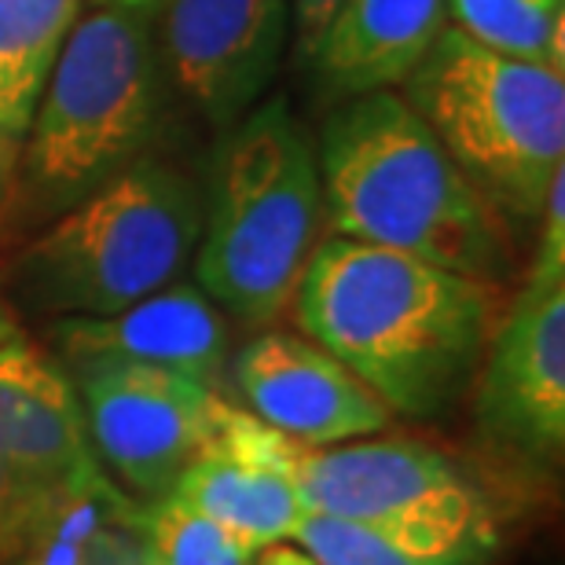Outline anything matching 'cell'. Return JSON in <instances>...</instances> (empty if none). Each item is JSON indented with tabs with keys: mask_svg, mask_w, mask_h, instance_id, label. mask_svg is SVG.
I'll list each match as a JSON object with an SVG mask.
<instances>
[{
	"mask_svg": "<svg viewBox=\"0 0 565 565\" xmlns=\"http://www.w3.org/2000/svg\"><path fill=\"white\" fill-rule=\"evenodd\" d=\"M202 199L158 158H137L52 217L11 262V294L33 316H110L177 282L195 257Z\"/></svg>",
	"mask_w": 565,
	"mask_h": 565,
	"instance_id": "4",
	"label": "cell"
},
{
	"mask_svg": "<svg viewBox=\"0 0 565 565\" xmlns=\"http://www.w3.org/2000/svg\"><path fill=\"white\" fill-rule=\"evenodd\" d=\"M290 437L257 415L228 408L217 440L180 473L173 495L210 514L254 551L290 544L305 503L287 473Z\"/></svg>",
	"mask_w": 565,
	"mask_h": 565,
	"instance_id": "13",
	"label": "cell"
},
{
	"mask_svg": "<svg viewBox=\"0 0 565 565\" xmlns=\"http://www.w3.org/2000/svg\"><path fill=\"white\" fill-rule=\"evenodd\" d=\"M66 371L99 467L143 503L173 492L180 473L217 440L232 408L221 390L151 364L85 360Z\"/></svg>",
	"mask_w": 565,
	"mask_h": 565,
	"instance_id": "8",
	"label": "cell"
},
{
	"mask_svg": "<svg viewBox=\"0 0 565 565\" xmlns=\"http://www.w3.org/2000/svg\"><path fill=\"white\" fill-rule=\"evenodd\" d=\"M448 26L514 60L565 71V0H445Z\"/></svg>",
	"mask_w": 565,
	"mask_h": 565,
	"instance_id": "19",
	"label": "cell"
},
{
	"mask_svg": "<svg viewBox=\"0 0 565 565\" xmlns=\"http://www.w3.org/2000/svg\"><path fill=\"white\" fill-rule=\"evenodd\" d=\"M143 536L147 555L162 565H254L262 555L173 492L143 503Z\"/></svg>",
	"mask_w": 565,
	"mask_h": 565,
	"instance_id": "20",
	"label": "cell"
},
{
	"mask_svg": "<svg viewBox=\"0 0 565 565\" xmlns=\"http://www.w3.org/2000/svg\"><path fill=\"white\" fill-rule=\"evenodd\" d=\"M158 107L162 63L147 19L96 4L74 22L22 137L26 206L60 213L143 158Z\"/></svg>",
	"mask_w": 565,
	"mask_h": 565,
	"instance_id": "6",
	"label": "cell"
},
{
	"mask_svg": "<svg viewBox=\"0 0 565 565\" xmlns=\"http://www.w3.org/2000/svg\"><path fill=\"white\" fill-rule=\"evenodd\" d=\"M99 8H118V11H129V15H140V19H151L154 11H162L166 0H96Z\"/></svg>",
	"mask_w": 565,
	"mask_h": 565,
	"instance_id": "25",
	"label": "cell"
},
{
	"mask_svg": "<svg viewBox=\"0 0 565 565\" xmlns=\"http://www.w3.org/2000/svg\"><path fill=\"white\" fill-rule=\"evenodd\" d=\"M0 180H4V177H0Z\"/></svg>",
	"mask_w": 565,
	"mask_h": 565,
	"instance_id": "28",
	"label": "cell"
},
{
	"mask_svg": "<svg viewBox=\"0 0 565 565\" xmlns=\"http://www.w3.org/2000/svg\"><path fill=\"white\" fill-rule=\"evenodd\" d=\"M287 473L305 511L434 544H500L484 489L415 437H356L309 448L290 440Z\"/></svg>",
	"mask_w": 565,
	"mask_h": 565,
	"instance_id": "7",
	"label": "cell"
},
{
	"mask_svg": "<svg viewBox=\"0 0 565 565\" xmlns=\"http://www.w3.org/2000/svg\"><path fill=\"white\" fill-rule=\"evenodd\" d=\"M147 558L143 500L99 467L55 484L30 544L11 565H140Z\"/></svg>",
	"mask_w": 565,
	"mask_h": 565,
	"instance_id": "16",
	"label": "cell"
},
{
	"mask_svg": "<svg viewBox=\"0 0 565 565\" xmlns=\"http://www.w3.org/2000/svg\"><path fill=\"white\" fill-rule=\"evenodd\" d=\"M254 565H316L305 551L298 547H287V544H276V547H265L262 555L254 558Z\"/></svg>",
	"mask_w": 565,
	"mask_h": 565,
	"instance_id": "24",
	"label": "cell"
},
{
	"mask_svg": "<svg viewBox=\"0 0 565 565\" xmlns=\"http://www.w3.org/2000/svg\"><path fill=\"white\" fill-rule=\"evenodd\" d=\"M316 140L282 96L224 137L195 246V287L221 312L273 327L294 305L323 239Z\"/></svg>",
	"mask_w": 565,
	"mask_h": 565,
	"instance_id": "3",
	"label": "cell"
},
{
	"mask_svg": "<svg viewBox=\"0 0 565 565\" xmlns=\"http://www.w3.org/2000/svg\"><path fill=\"white\" fill-rule=\"evenodd\" d=\"M294 547L316 565H492L500 544H434L305 511Z\"/></svg>",
	"mask_w": 565,
	"mask_h": 565,
	"instance_id": "18",
	"label": "cell"
},
{
	"mask_svg": "<svg viewBox=\"0 0 565 565\" xmlns=\"http://www.w3.org/2000/svg\"><path fill=\"white\" fill-rule=\"evenodd\" d=\"M85 0H0V177L11 173Z\"/></svg>",
	"mask_w": 565,
	"mask_h": 565,
	"instance_id": "17",
	"label": "cell"
},
{
	"mask_svg": "<svg viewBox=\"0 0 565 565\" xmlns=\"http://www.w3.org/2000/svg\"><path fill=\"white\" fill-rule=\"evenodd\" d=\"M290 38V0H166L154 49L177 93L232 129L265 99Z\"/></svg>",
	"mask_w": 565,
	"mask_h": 565,
	"instance_id": "10",
	"label": "cell"
},
{
	"mask_svg": "<svg viewBox=\"0 0 565 565\" xmlns=\"http://www.w3.org/2000/svg\"><path fill=\"white\" fill-rule=\"evenodd\" d=\"M445 30V0H342L305 63L338 104L397 93Z\"/></svg>",
	"mask_w": 565,
	"mask_h": 565,
	"instance_id": "15",
	"label": "cell"
},
{
	"mask_svg": "<svg viewBox=\"0 0 565 565\" xmlns=\"http://www.w3.org/2000/svg\"><path fill=\"white\" fill-rule=\"evenodd\" d=\"M342 0H290V26H294V44H298V60L305 63L312 52V44L320 41L327 22L338 11Z\"/></svg>",
	"mask_w": 565,
	"mask_h": 565,
	"instance_id": "23",
	"label": "cell"
},
{
	"mask_svg": "<svg viewBox=\"0 0 565 565\" xmlns=\"http://www.w3.org/2000/svg\"><path fill=\"white\" fill-rule=\"evenodd\" d=\"M401 88L503 221L540 217L565 169V71L492 52L448 26Z\"/></svg>",
	"mask_w": 565,
	"mask_h": 565,
	"instance_id": "5",
	"label": "cell"
},
{
	"mask_svg": "<svg viewBox=\"0 0 565 565\" xmlns=\"http://www.w3.org/2000/svg\"><path fill=\"white\" fill-rule=\"evenodd\" d=\"M290 309L305 338L419 423L467 397L500 320L495 282L342 235L320 239Z\"/></svg>",
	"mask_w": 565,
	"mask_h": 565,
	"instance_id": "1",
	"label": "cell"
},
{
	"mask_svg": "<svg viewBox=\"0 0 565 565\" xmlns=\"http://www.w3.org/2000/svg\"><path fill=\"white\" fill-rule=\"evenodd\" d=\"M540 235H536V254L529 265L533 282H551L565 279V169L551 180L544 210H540Z\"/></svg>",
	"mask_w": 565,
	"mask_h": 565,
	"instance_id": "22",
	"label": "cell"
},
{
	"mask_svg": "<svg viewBox=\"0 0 565 565\" xmlns=\"http://www.w3.org/2000/svg\"><path fill=\"white\" fill-rule=\"evenodd\" d=\"M316 162L331 235L484 282L511 273L503 217L393 88L342 99L320 129Z\"/></svg>",
	"mask_w": 565,
	"mask_h": 565,
	"instance_id": "2",
	"label": "cell"
},
{
	"mask_svg": "<svg viewBox=\"0 0 565 565\" xmlns=\"http://www.w3.org/2000/svg\"><path fill=\"white\" fill-rule=\"evenodd\" d=\"M232 382L250 415L309 448L382 434L393 419L342 360L305 334L250 338L232 360Z\"/></svg>",
	"mask_w": 565,
	"mask_h": 565,
	"instance_id": "11",
	"label": "cell"
},
{
	"mask_svg": "<svg viewBox=\"0 0 565 565\" xmlns=\"http://www.w3.org/2000/svg\"><path fill=\"white\" fill-rule=\"evenodd\" d=\"M473 393L489 456L522 481L558 478L565 451V279L533 282L492 327Z\"/></svg>",
	"mask_w": 565,
	"mask_h": 565,
	"instance_id": "9",
	"label": "cell"
},
{
	"mask_svg": "<svg viewBox=\"0 0 565 565\" xmlns=\"http://www.w3.org/2000/svg\"><path fill=\"white\" fill-rule=\"evenodd\" d=\"M0 467L41 484L99 470L71 371L22 331L0 342Z\"/></svg>",
	"mask_w": 565,
	"mask_h": 565,
	"instance_id": "14",
	"label": "cell"
},
{
	"mask_svg": "<svg viewBox=\"0 0 565 565\" xmlns=\"http://www.w3.org/2000/svg\"><path fill=\"white\" fill-rule=\"evenodd\" d=\"M19 334V320H15V309L8 305L4 298V287H0V342H8V338Z\"/></svg>",
	"mask_w": 565,
	"mask_h": 565,
	"instance_id": "26",
	"label": "cell"
},
{
	"mask_svg": "<svg viewBox=\"0 0 565 565\" xmlns=\"http://www.w3.org/2000/svg\"><path fill=\"white\" fill-rule=\"evenodd\" d=\"M52 489L55 484L30 481L15 470L0 467V565H11L30 544Z\"/></svg>",
	"mask_w": 565,
	"mask_h": 565,
	"instance_id": "21",
	"label": "cell"
},
{
	"mask_svg": "<svg viewBox=\"0 0 565 565\" xmlns=\"http://www.w3.org/2000/svg\"><path fill=\"white\" fill-rule=\"evenodd\" d=\"M49 345L63 367L126 360L180 371L213 390L228 375V320L191 282H169L110 316H60L52 320Z\"/></svg>",
	"mask_w": 565,
	"mask_h": 565,
	"instance_id": "12",
	"label": "cell"
},
{
	"mask_svg": "<svg viewBox=\"0 0 565 565\" xmlns=\"http://www.w3.org/2000/svg\"><path fill=\"white\" fill-rule=\"evenodd\" d=\"M140 565H162V562H154V558H151V555H147V558H143V562H140Z\"/></svg>",
	"mask_w": 565,
	"mask_h": 565,
	"instance_id": "27",
	"label": "cell"
}]
</instances>
